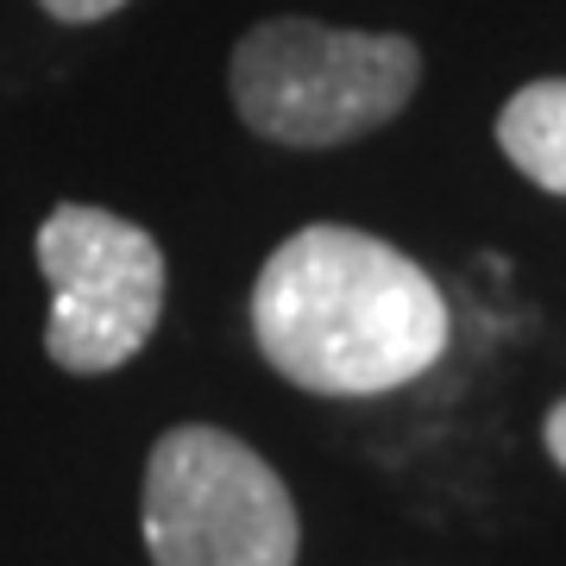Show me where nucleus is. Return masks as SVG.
<instances>
[{
  "label": "nucleus",
  "mask_w": 566,
  "mask_h": 566,
  "mask_svg": "<svg viewBox=\"0 0 566 566\" xmlns=\"http://www.w3.org/2000/svg\"><path fill=\"white\" fill-rule=\"evenodd\" d=\"M259 353L322 397H378L447 353V296L416 259L359 227H303L252 283Z\"/></svg>",
  "instance_id": "1"
},
{
  "label": "nucleus",
  "mask_w": 566,
  "mask_h": 566,
  "mask_svg": "<svg viewBox=\"0 0 566 566\" xmlns=\"http://www.w3.org/2000/svg\"><path fill=\"white\" fill-rule=\"evenodd\" d=\"M422 82V51L397 32L264 20L233 51V107L259 139L346 145L397 120Z\"/></svg>",
  "instance_id": "2"
},
{
  "label": "nucleus",
  "mask_w": 566,
  "mask_h": 566,
  "mask_svg": "<svg viewBox=\"0 0 566 566\" xmlns=\"http://www.w3.org/2000/svg\"><path fill=\"white\" fill-rule=\"evenodd\" d=\"M296 504L227 428H170L145 465L151 566H296Z\"/></svg>",
  "instance_id": "3"
},
{
  "label": "nucleus",
  "mask_w": 566,
  "mask_h": 566,
  "mask_svg": "<svg viewBox=\"0 0 566 566\" xmlns=\"http://www.w3.org/2000/svg\"><path fill=\"white\" fill-rule=\"evenodd\" d=\"M39 264L51 283L44 353L76 371H114L151 340L164 315V252L145 227L107 208L63 202L39 227Z\"/></svg>",
  "instance_id": "4"
},
{
  "label": "nucleus",
  "mask_w": 566,
  "mask_h": 566,
  "mask_svg": "<svg viewBox=\"0 0 566 566\" xmlns=\"http://www.w3.org/2000/svg\"><path fill=\"white\" fill-rule=\"evenodd\" d=\"M497 145L528 182L566 196V76L528 82L497 114Z\"/></svg>",
  "instance_id": "5"
},
{
  "label": "nucleus",
  "mask_w": 566,
  "mask_h": 566,
  "mask_svg": "<svg viewBox=\"0 0 566 566\" xmlns=\"http://www.w3.org/2000/svg\"><path fill=\"white\" fill-rule=\"evenodd\" d=\"M51 20H63V25H88V20H107V13H120L126 0H39Z\"/></svg>",
  "instance_id": "6"
},
{
  "label": "nucleus",
  "mask_w": 566,
  "mask_h": 566,
  "mask_svg": "<svg viewBox=\"0 0 566 566\" xmlns=\"http://www.w3.org/2000/svg\"><path fill=\"white\" fill-rule=\"evenodd\" d=\"M547 453L566 465V403H554L547 409Z\"/></svg>",
  "instance_id": "7"
}]
</instances>
